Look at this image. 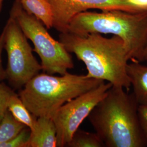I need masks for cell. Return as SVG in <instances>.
<instances>
[{"mask_svg":"<svg viewBox=\"0 0 147 147\" xmlns=\"http://www.w3.org/2000/svg\"><path fill=\"white\" fill-rule=\"evenodd\" d=\"M132 3L147 11V0H130Z\"/></svg>","mask_w":147,"mask_h":147,"instance_id":"19","label":"cell"},{"mask_svg":"<svg viewBox=\"0 0 147 147\" xmlns=\"http://www.w3.org/2000/svg\"><path fill=\"white\" fill-rule=\"evenodd\" d=\"M138 104L132 93L112 86L88 118L107 147H143L147 140L138 118Z\"/></svg>","mask_w":147,"mask_h":147,"instance_id":"2","label":"cell"},{"mask_svg":"<svg viewBox=\"0 0 147 147\" xmlns=\"http://www.w3.org/2000/svg\"><path fill=\"white\" fill-rule=\"evenodd\" d=\"M51 5L53 27L60 33L68 32L74 17L89 9L102 11L120 10L131 13L146 11L132 3L130 0H47Z\"/></svg>","mask_w":147,"mask_h":147,"instance_id":"8","label":"cell"},{"mask_svg":"<svg viewBox=\"0 0 147 147\" xmlns=\"http://www.w3.org/2000/svg\"><path fill=\"white\" fill-rule=\"evenodd\" d=\"M3 2H4V0H0V13H1V11L2 10V8Z\"/></svg>","mask_w":147,"mask_h":147,"instance_id":"21","label":"cell"},{"mask_svg":"<svg viewBox=\"0 0 147 147\" xmlns=\"http://www.w3.org/2000/svg\"><path fill=\"white\" fill-rule=\"evenodd\" d=\"M68 32L79 34H111L125 44L131 61H143L147 44V11L131 13L120 10L101 13L84 11L75 16Z\"/></svg>","mask_w":147,"mask_h":147,"instance_id":"4","label":"cell"},{"mask_svg":"<svg viewBox=\"0 0 147 147\" xmlns=\"http://www.w3.org/2000/svg\"><path fill=\"white\" fill-rule=\"evenodd\" d=\"M4 49L7 55L6 79L11 86L21 89L42 70L18 22L10 15L3 28Z\"/></svg>","mask_w":147,"mask_h":147,"instance_id":"6","label":"cell"},{"mask_svg":"<svg viewBox=\"0 0 147 147\" xmlns=\"http://www.w3.org/2000/svg\"><path fill=\"white\" fill-rule=\"evenodd\" d=\"M112 86L105 81L94 88L70 100L61 106L53 118L56 132L57 147H66L74 134Z\"/></svg>","mask_w":147,"mask_h":147,"instance_id":"7","label":"cell"},{"mask_svg":"<svg viewBox=\"0 0 147 147\" xmlns=\"http://www.w3.org/2000/svg\"><path fill=\"white\" fill-rule=\"evenodd\" d=\"M27 126L17 121L8 110L0 122V144L10 141Z\"/></svg>","mask_w":147,"mask_h":147,"instance_id":"13","label":"cell"},{"mask_svg":"<svg viewBox=\"0 0 147 147\" xmlns=\"http://www.w3.org/2000/svg\"><path fill=\"white\" fill-rule=\"evenodd\" d=\"M8 110L16 118L30 130L33 127L36 119V117L33 116L21 100L19 95L15 93L10 98Z\"/></svg>","mask_w":147,"mask_h":147,"instance_id":"12","label":"cell"},{"mask_svg":"<svg viewBox=\"0 0 147 147\" xmlns=\"http://www.w3.org/2000/svg\"><path fill=\"white\" fill-rule=\"evenodd\" d=\"M66 147H104L105 144L98 134L78 129Z\"/></svg>","mask_w":147,"mask_h":147,"instance_id":"14","label":"cell"},{"mask_svg":"<svg viewBox=\"0 0 147 147\" xmlns=\"http://www.w3.org/2000/svg\"><path fill=\"white\" fill-rule=\"evenodd\" d=\"M57 147L56 128L53 118L37 117L31 130L29 147Z\"/></svg>","mask_w":147,"mask_h":147,"instance_id":"9","label":"cell"},{"mask_svg":"<svg viewBox=\"0 0 147 147\" xmlns=\"http://www.w3.org/2000/svg\"><path fill=\"white\" fill-rule=\"evenodd\" d=\"M23 9L36 17L47 29L53 27V15L47 0H19Z\"/></svg>","mask_w":147,"mask_h":147,"instance_id":"11","label":"cell"},{"mask_svg":"<svg viewBox=\"0 0 147 147\" xmlns=\"http://www.w3.org/2000/svg\"><path fill=\"white\" fill-rule=\"evenodd\" d=\"M4 49V33L2 31L0 35V82L6 80L5 70L2 65V53Z\"/></svg>","mask_w":147,"mask_h":147,"instance_id":"18","label":"cell"},{"mask_svg":"<svg viewBox=\"0 0 147 147\" xmlns=\"http://www.w3.org/2000/svg\"><path fill=\"white\" fill-rule=\"evenodd\" d=\"M137 112L142 132L147 140V104L138 105Z\"/></svg>","mask_w":147,"mask_h":147,"instance_id":"17","label":"cell"},{"mask_svg":"<svg viewBox=\"0 0 147 147\" xmlns=\"http://www.w3.org/2000/svg\"><path fill=\"white\" fill-rule=\"evenodd\" d=\"M127 73L133 88V94L138 105L147 104V66L138 61L127 65Z\"/></svg>","mask_w":147,"mask_h":147,"instance_id":"10","label":"cell"},{"mask_svg":"<svg viewBox=\"0 0 147 147\" xmlns=\"http://www.w3.org/2000/svg\"><path fill=\"white\" fill-rule=\"evenodd\" d=\"M103 82L68 72L60 76L39 73L23 87L19 95L33 116L53 118L64 104Z\"/></svg>","mask_w":147,"mask_h":147,"instance_id":"3","label":"cell"},{"mask_svg":"<svg viewBox=\"0 0 147 147\" xmlns=\"http://www.w3.org/2000/svg\"><path fill=\"white\" fill-rule=\"evenodd\" d=\"M31 130L25 127L18 135L10 141L2 143L0 147H29Z\"/></svg>","mask_w":147,"mask_h":147,"instance_id":"15","label":"cell"},{"mask_svg":"<svg viewBox=\"0 0 147 147\" xmlns=\"http://www.w3.org/2000/svg\"><path fill=\"white\" fill-rule=\"evenodd\" d=\"M147 61V44L145 47L143 54V61Z\"/></svg>","mask_w":147,"mask_h":147,"instance_id":"20","label":"cell"},{"mask_svg":"<svg viewBox=\"0 0 147 147\" xmlns=\"http://www.w3.org/2000/svg\"><path fill=\"white\" fill-rule=\"evenodd\" d=\"M16 92L6 84L0 82V122L8 110V105L11 96Z\"/></svg>","mask_w":147,"mask_h":147,"instance_id":"16","label":"cell"},{"mask_svg":"<svg viewBox=\"0 0 147 147\" xmlns=\"http://www.w3.org/2000/svg\"><path fill=\"white\" fill-rule=\"evenodd\" d=\"M59 41L84 63L88 78L130 89L131 84L126 69L130 58L120 37L107 38L96 33L79 34L67 32L60 33Z\"/></svg>","mask_w":147,"mask_h":147,"instance_id":"1","label":"cell"},{"mask_svg":"<svg viewBox=\"0 0 147 147\" xmlns=\"http://www.w3.org/2000/svg\"><path fill=\"white\" fill-rule=\"evenodd\" d=\"M10 15L16 18L26 37L33 43V50L40 57L42 71L60 75L73 68L70 53L62 42L53 38L42 21L23 9L19 0H15Z\"/></svg>","mask_w":147,"mask_h":147,"instance_id":"5","label":"cell"}]
</instances>
